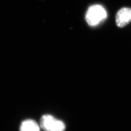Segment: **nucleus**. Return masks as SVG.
<instances>
[{
    "label": "nucleus",
    "instance_id": "1",
    "mask_svg": "<svg viewBox=\"0 0 131 131\" xmlns=\"http://www.w3.org/2000/svg\"><path fill=\"white\" fill-rule=\"evenodd\" d=\"M107 18V13L103 6L94 5L90 6L85 15V19L89 26H97L103 23Z\"/></svg>",
    "mask_w": 131,
    "mask_h": 131
},
{
    "label": "nucleus",
    "instance_id": "2",
    "mask_svg": "<svg viewBox=\"0 0 131 131\" xmlns=\"http://www.w3.org/2000/svg\"><path fill=\"white\" fill-rule=\"evenodd\" d=\"M40 125L44 131H64L65 124L50 115H45L41 117Z\"/></svg>",
    "mask_w": 131,
    "mask_h": 131
},
{
    "label": "nucleus",
    "instance_id": "3",
    "mask_svg": "<svg viewBox=\"0 0 131 131\" xmlns=\"http://www.w3.org/2000/svg\"><path fill=\"white\" fill-rule=\"evenodd\" d=\"M116 24L118 27H124L131 23V8H122L117 12L116 17Z\"/></svg>",
    "mask_w": 131,
    "mask_h": 131
},
{
    "label": "nucleus",
    "instance_id": "4",
    "mask_svg": "<svg viewBox=\"0 0 131 131\" xmlns=\"http://www.w3.org/2000/svg\"><path fill=\"white\" fill-rule=\"evenodd\" d=\"M19 131H40L37 122L32 119H26L22 122Z\"/></svg>",
    "mask_w": 131,
    "mask_h": 131
}]
</instances>
